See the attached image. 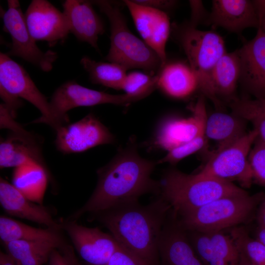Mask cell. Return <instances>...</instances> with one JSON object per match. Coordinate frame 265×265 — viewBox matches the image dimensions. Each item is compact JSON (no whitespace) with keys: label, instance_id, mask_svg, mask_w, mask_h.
<instances>
[{"label":"cell","instance_id":"1","mask_svg":"<svg viewBox=\"0 0 265 265\" xmlns=\"http://www.w3.org/2000/svg\"><path fill=\"white\" fill-rule=\"evenodd\" d=\"M155 165L141 157L133 145L120 151L107 164L98 169V182L93 192L68 220L77 221L86 213L92 214L138 201L147 193L159 196V181L151 177Z\"/></svg>","mask_w":265,"mask_h":265},{"label":"cell","instance_id":"30","mask_svg":"<svg viewBox=\"0 0 265 265\" xmlns=\"http://www.w3.org/2000/svg\"><path fill=\"white\" fill-rule=\"evenodd\" d=\"M227 104L233 113L252 124L265 143V99L234 97L228 100Z\"/></svg>","mask_w":265,"mask_h":265},{"label":"cell","instance_id":"27","mask_svg":"<svg viewBox=\"0 0 265 265\" xmlns=\"http://www.w3.org/2000/svg\"><path fill=\"white\" fill-rule=\"evenodd\" d=\"M240 73V61L237 50L226 53L221 57L213 68L212 76L214 90L218 98L221 96L228 100L234 97Z\"/></svg>","mask_w":265,"mask_h":265},{"label":"cell","instance_id":"8","mask_svg":"<svg viewBox=\"0 0 265 265\" xmlns=\"http://www.w3.org/2000/svg\"><path fill=\"white\" fill-rule=\"evenodd\" d=\"M8 8L2 14L4 29L11 36L10 50L6 53L30 63L44 72H48L58 57L57 53L42 51L31 36L20 4L17 0H8Z\"/></svg>","mask_w":265,"mask_h":265},{"label":"cell","instance_id":"37","mask_svg":"<svg viewBox=\"0 0 265 265\" xmlns=\"http://www.w3.org/2000/svg\"><path fill=\"white\" fill-rule=\"evenodd\" d=\"M132 1L141 5L162 11L173 8L177 2V1L172 0H133Z\"/></svg>","mask_w":265,"mask_h":265},{"label":"cell","instance_id":"12","mask_svg":"<svg viewBox=\"0 0 265 265\" xmlns=\"http://www.w3.org/2000/svg\"><path fill=\"white\" fill-rule=\"evenodd\" d=\"M61 228L69 236L81 259L88 265H106L119 244L110 234L67 220Z\"/></svg>","mask_w":265,"mask_h":265},{"label":"cell","instance_id":"24","mask_svg":"<svg viewBox=\"0 0 265 265\" xmlns=\"http://www.w3.org/2000/svg\"><path fill=\"white\" fill-rule=\"evenodd\" d=\"M245 122L233 113L214 112L207 116L205 124L206 136L216 142L217 148L215 151L222 149L247 132Z\"/></svg>","mask_w":265,"mask_h":265},{"label":"cell","instance_id":"42","mask_svg":"<svg viewBox=\"0 0 265 265\" xmlns=\"http://www.w3.org/2000/svg\"><path fill=\"white\" fill-rule=\"evenodd\" d=\"M241 265H257L254 264L247 262L241 263Z\"/></svg>","mask_w":265,"mask_h":265},{"label":"cell","instance_id":"23","mask_svg":"<svg viewBox=\"0 0 265 265\" xmlns=\"http://www.w3.org/2000/svg\"><path fill=\"white\" fill-rule=\"evenodd\" d=\"M61 230L51 228H37L8 217H0V238L3 243L15 240L51 241L57 244L64 255H72Z\"/></svg>","mask_w":265,"mask_h":265},{"label":"cell","instance_id":"7","mask_svg":"<svg viewBox=\"0 0 265 265\" xmlns=\"http://www.w3.org/2000/svg\"><path fill=\"white\" fill-rule=\"evenodd\" d=\"M258 136L253 129L229 146L215 151L198 173L227 181L235 180L242 186L249 187L253 179L248 156Z\"/></svg>","mask_w":265,"mask_h":265},{"label":"cell","instance_id":"39","mask_svg":"<svg viewBox=\"0 0 265 265\" xmlns=\"http://www.w3.org/2000/svg\"><path fill=\"white\" fill-rule=\"evenodd\" d=\"M0 265H19L16 261L6 253L0 251Z\"/></svg>","mask_w":265,"mask_h":265},{"label":"cell","instance_id":"18","mask_svg":"<svg viewBox=\"0 0 265 265\" xmlns=\"http://www.w3.org/2000/svg\"><path fill=\"white\" fill-rule=\"evenodd\" d=\"M158 251L160 265H204L172 209L162 229Z\"/></svg>","mask_w":265,"mask_h":265},{"label":"cell","instance_id":"33","mask_svg":"<svg viewBox=\"0 0 265 265\" xmlns=\"http://www.w3.org/2000/svg\"><path fill=\"white\" fill-rule=\"evenodd\" d=\"M253 181L265 186V143L258 136L248 156Z\"/></svg>","mask_w":265,"mask_h":265},{"label":"cell","instance_id":"28","mask_svg":"<svg viewBox=\"0 0 265 265\" xmlns=\"http://www.w3.org/2000/svg\"><path fill=\"white\" fill-rule=\"evenodd\" d=\"M3 244L6 253L19 265H43L54 249L61 250L57 244L48 241L15 240Z\"/></svg>","mask_w":265,"mask_h":265},{"label":"cell","instance_id":"14","mask_svg":"<svg viewBox=\"0 0 265 265\" xmlns=\"http://www.w3.org/2000/svg\"><path fill=\"white\" fill-rule=\"evenodd\" d=\"M24 15L32 38L50 46L64 41L70 32L65 14L46 0H32Z\"/></svg>","mask_w":265,"mask_h":265},{"label":"cell","instance_id":"19","mask_svg":"<svg viewBox=\"0 0 265 265\" xmlns=\"http://www.w3.org/2000/svg\"><path fill=\"white\" fill-rule=\"evenodd\" d=\"M186 231L194 250L204 265H241L238 250L230 235L221 231Z\"/></svg>","mask_w":265,"mask_h":265},{"label":"cell","instance_id":"34","mask_svg":"<svg viewBox=\"0 0 265 265\" xmlns=\"http://www.w3.org/2000/svg\"><path fill=\"white\" fill-rule=\"evenodd\" d=\"M205 132L200 133L189 142L168 152L157 163L167 162L175 164L184 158L200 150L206 144Z\"/></svg>","mask_w":265,"mask_h":265},{"label":"cell","instance_id":"40","mask_svg":"<svg viewBox=\"0 0 265 265\" xmlns=\"http://www.w3.org/2000/svg\"><path fill=\"white\" fill-rule=\"evenodd\" d=\"M256 239L265 245V228L258 226L256 233Z\"/></svg>","mask_w":265,"mask_h":265},{"label":"cell","instance_id":"9","mask_svg":"<svg viewBox=\"0 0 265 265\" xmlns=\"http://www.w3.org/2000/svg\"><path fill=\"white\" fill-rule=\"evenodd\" d=\"M138 100L139 99L125 93L111 94L84 87L70 80L56 89L49 103L53 117L61 127L69 123L67 113L75 107L106 104L125 106Z\"/></svg>","mask_w":265,"mask_h":265},{"label":"cell","instance_id":"26","mask_svg":"<svg viewBox=\"0 0 265 265\" xmlns=\"http://www.w3.org/2000/svg\"><path fill=\"white\" fill-rule=\"evenodd\" d=\"M157 75L158 87L173 97H186L198 88L190 68L181 63H166Z\"/></svg>","mask_w":265,"mask_h":265},{"label":"cell","instance_id":"4","mask_svg":"<svg viewBox=\"0 0 265 265\" xmlns=\"http://www.w3.org/2000/svg\"><path fill=\"white\" fill-rule=\"evenodd\" d=\"M172 33L182 47L194 74L198 88L216 108L223 105L216 96L212 82V72L216 63L226 52L222 37L212 31L198 29L188 22L174 24Z\"/></svg>","mask_w":265,"mask_h":265},{"label":"cell","instance_id":"36","mask_svg":"<svg viewBox=\"0 0 265 265\" xmlns=\"http://www.w3.org/2000/svg\"><path fill=\"white\" fill-rule=\"evenodd\" d=\"M191 9L190 20L188 22L192 26L196 27L204 20H208L209 14L207 11L201 0H189Z\"/></svg>","mask_w":265,"mask_h":265},{"label":"cell","instance_id":"22","mask_svg":"<svg viewBox=\"0 0 265 265\" xmlns=\"http://www.w3.org/2000/svg\"><path fill=\"white\" fill-rule=\"evenodd\" d=\"M0 203L8 214L25 219L47 228L62 230L61 223L56 222L49 209L31 201L12 184L0 177Z\"/></svg>","mask_w":265,"mask_h":265},{"label":"cell","instance_id":"31","mask_svg":"<svg viewBox=\"0 0 265 265\" xmlns=\"http://www.w3.org/2000/svg\"><path fill=\"white\" fill-rule=\"evenodd\" d=\"M229 235L238 250L241 263L265 265V245L257 239L251 238L245 228L234 227Z\"/></svg>","mask_w":265,"mask_h":265},{"label":"cell","instance_id":"16","mask_svg":"<svg viewBox=\"0 0 265 265\" xmlns=\"http://www.w3.org/2000/svg\"><path fill=\"white\" fill-rule=\"evenodd\" d=\"M30 163L40 164L48 169L41 140L17 123L5 138L0 139V167L16 168Z\"/></svg>","mask_w":265,"mask_h":265},{"label":"cell","instance_id":"41","mask_svg":"<svg viewBox=\"0 0 265 265\" xmlns=\"http://www.w3.org/2000/svg\"><path fill=\"white\" fill-rule=\"evenodd\" d=\"M257 15L259 23L258 28H260L265 34V10L259 12Z\"/></svg>","mask_w":265,"mask_h":265},{"label":"cell","instance_id":"13","mask_svg":"<svg viewBox=\"0 0 265 265\" xmlns=\"http://www.w3.org/2000/svg\"><path fill=\"white\" fill-rule=\"evenodd\" d=\"M192 116L187 118L169 117L159 124L155 144L168 152L193 139L205 132L207 118L205 96L202 95L189 107Z\"/></svg>","mask_w":265,"mask_h":265},{"label":"cell","instance_id":"2","mask_svg":"<svg viewBox=\"0 0 265 265\" xmlns=\"http://www.w3.org/2000/svg\"><path fill=\"white\" fill-rule=\"evenodd\" d=\"M171 209L159 196L147 205L126 203L92 214L119 244L150 265H156L162 229Z\"/></svg>","mask_w":265,"mask_h":265},{"label":"cell","instance_id":"11","mask_svg":"<svg viewBox=\"0 0 265 265\" xmlns=\"http://www.w3.org/2000/svg\"><path fill=\"white\" fill-rule=\"evenodd\" d=\"M55 132L56 148L64 154L82 153L115 141L112 133L91 113L77 122L60 127Z\"/></svg>","mask_w":265,"mask_h":265},{"label":"cell","instance_id":"17","mask_svg":"<svg viewBox=\"0 0 265 265\" xmlns=\"http://www.w3.org/2000/svg\"><path fill=\"white\" fill-rule=\"evenodd\" d=\"M240 64L239 82L255 98L265 99V34L256 36L237 50Z\"/></svg>","mask_w":265,"mask_h":265},{"label":"cell","instance_id":"21","mask_svg":"<svg viewBox=\"0 0 265 265\" xmlns=\"http://www.w3.org/2000/svg\"><path fill=\"white\" fill-rule=\"evenodd\" d=\"M91 1L66 0L62 4L70 32L80 41L99 50V36L105 31L104 23L92 6Z\"/></svg>","mask_w":265,"mask_h":265},{"label":"cell","instance_id":"25","mask_svg":"<svg viewBox=\"0 0 265 265\" xmlns=\"http://www.w3.org/2000/svg\"><path fill=\"white\" fill-rule=\"evenodd\" d=\"M49 175L48 169L42 165L27 163L14 168L12 184L29 200L43 205Z\"/></svg>","mask_w":265,"mask_h":265},{"label":"cell","instance_id":"6","mask_svg":"<svg viewBox=\"0 0 265 265\" xmlns=\"http://www.w3.org/2000/svg\"><path fill=\"white\" fill-rule=\"evenodd\" d=\"M264 196L246 193L226 196L179 215L178 221L186 231L209 233L221 231L247 222Z\"/></svg>","mask_w":265,"mask_h":265},{"label":"cell","instance_id":"10","mask_svg":"<svg viewBox=\"0 0 265 265\" xmlns=\"http://www.w3.org/2000/svg\"><path fill=\"white\" fill-rule=\"evenodd\" d=\"M0 90L24 99L33 105L41 116L32 123H44L55 131L60 126L53 117L47 98L39 91L26 70L6 53H0Z\"/></svg>","mask_w":265,"mask_h":265},{"label":"cell","instance_id":"3","mask_svg":"<svg viewBox=\"0 0 265 265\" xmlns=\"http://www.w3.org/2000/svg\"><path fill=\"white\" fill-rule=\"evenodd\" d=\"M160 183V194L180 214L198 209L222 197L246 191L231 182L175 169L167 171Z\"/></svg>","mask_w":265,"mask_h":265},{"label":"cell","instance_id":"35","mask_svg":"<svg viewBox=\"0 0 265 265\" xmlns=\"http://www.w3.org/2000/svg\"><path fill=\"white\" fill-rule=\"evenodd\" d=\"M106 265H150L145 260L119 244Z\"/></svg>","mask_w":265,"mask_h":265},{"label":"cell","instance_id":"32","mask_svg":"<svg viewBox=\"0 0 265 265\" xmlns=\"http://www.w3.org/2000/svg\"><path fill=\"white\" fill-rule=\"evenodd\" d=\"M158 80L157 74L132 72L127 75L122 90L125 94L140 100L158 87Z\"/></svg>","mask_w":265,"mask_h":265},{"label":"cell","instance_id":"38","mask_svg":"<svg viewBox=\"0 0 265 265\" xmlns=\"http://www.w3.org/2000/svg\"><path fill=\"white\" fill-rule=\"evenodd\" d=\"M259 226L265 228V196L260 203L257 215Z\"/></svg>","mask_w":265,"mask_h":265},{"label":"cell","instance_id":"20","mask_svg":"<svg viewBox=\"0 0 265 265\" xmlns=\"http://www.w3.org/2000/svg\"><path fill=\"white\" fill-rule=\"evenodd\" d=\"M207 23L213 27H222L240 33L249 27L258 28L259 20L253 0H213Z\"/></svg>","mask_w":265,"mask_h":265},{"label":"cell","instance_id":"5","mask_svg":"<svg viewBox=\"0 0 265 265\" xmlns=\"http://www.w3.org/2000/svg\"><path fill=\"white\" fill-rule=\"evenodd\" d=\"M108 18L110 27V46L105 59L127 70L143 69L155 75L163 67L158 56L143 41L129 29L119 5L106 0L91 1Z\"/></svg>","mask_w":265,"mask_h":265},{"label":"cell","instance_id":"15","mask_svg":"<svg viewBox=\"0 0 265 265\" xmlns=\"http://www.w3.org/2000/svg\"><path fill=\"white\" fill-rule=\"evenodd\" d=\"M135 27L143 41L159 57L163 66L166 63L165 46L170 30V21L162 10L124 0Z\"/></svg>","mask_w":265,"mask_h":265},{"label":"cell","instance_id":"29","mask_svg":"<svg viewBox=\"0 0 265 265\" xmlns=\"http://www.w3.org/2000/svg\"><path fill=\"white\" fill-rule=\"evenodd\" d=\"M80 63L88 73L92 83L122 90L127 75V69L123 66L109 62L97 61L86 56L81 58Z\"/></svg>","mask_w":265,"mask_h":265}]
</instances>
